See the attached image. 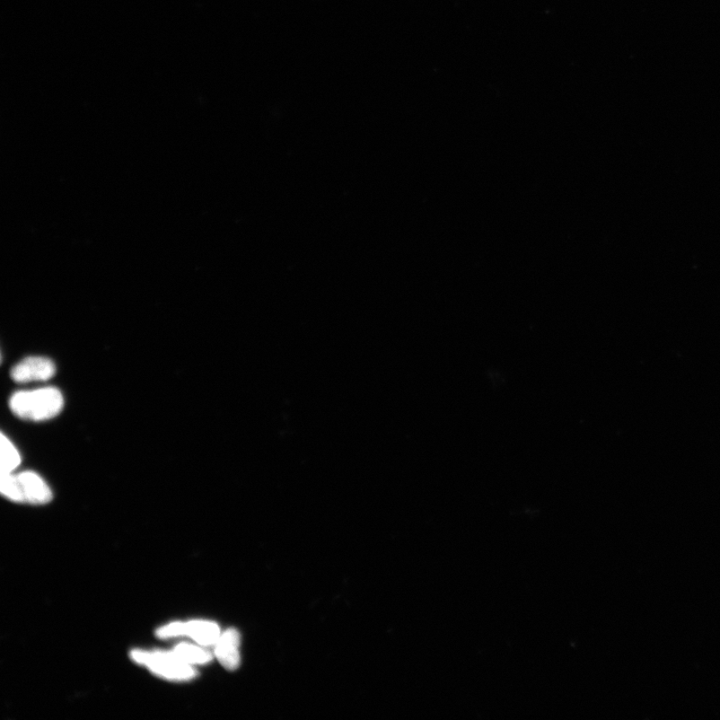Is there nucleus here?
I'll return each instance as SVG.
<instances>
[{"label": "nucleus", "instance_id": "obj_10", "mask_svg": "<svg viewBox=\"0 0 720 720\" xmlns=\"http://www.w3.org/2000/svg\"><path fill=\"white\" fill-rule=\"evenodd\" d=\"M184 634L186 622H172L156 631V637L162 639L184 637Z\"/></svg>", "mask_w": 720, "mask_h": 720}, {"label": "nucleus", "instance_id": "obj_7", "mask_svg": "<svg viewBox=\"0 0 720 720\" xmlns=\"http://www.w3.org/2000/svg\"><path fill=\"white\" fill-rule=\"evenodd\" d=\"M171 653L190 665L206 664L213 660L212 654L206 649L189 644H180L173 648Z\"/></svg>", "mask_w": 720, "mask_h": 720}, {"label": "nucleus", "instance_id": "obj_9", "mask_svg": "<svg viewBox=\"0 0 720 720\" xmlns=\"http://www.w3.org/2000/svg\"><path fill=\"white\" fill-rule=\"evenodd\" d=\"M0 491L8 499L15 503H25L21 482L17 474L0 473Z\"/></svg>", "mask_w": 720, "mask_h": 720}, {"label": "nucleus", "instance_id": "obj_3", "mask_svg": "<svg viewBox=\"0 0 720 720\" xmlns=\"http://www.w3.org/2000/svg\"><path fill=\"white\" fill-rule=\"evenodd\" d=\"M57 373V367L51 359L42 356L24 358L12 370V377L15 382L29 383L47 382Z\"/></svg>", "mask_w": 720, "mask_h": 720}, {"label": "nucleus", "instance_id": "obj_2", "mask_svg": "<svg viewBox=\"0 0 720 720\" xmlns=\"http://www.w3.org/2000/svg\"><path fill=\"white\" fill-rule=\"evenodd\" d=\"M130 657L166 680L183 681L195 679L198 675L192 665L182 662L172 653L133 651Z\"/></svg>", "mask_w": 720, "mask_h": 720}, {"label": "nucleus", "instance_id": "obj_1", "mask_svg": "<svg viewBox=\"0 0 720 720\" xmlns=\"http://www.w3.org/2000/svg\"><path fill=\"white\" fill-rule=\"evenodd\" d=\"M64 406V395L56 388L15 392L10 400L13 414L31 421L54 418L60 414Z\"/></svg>", "mask_w": 720, "mask_h": 720}, {"label": "nucleus", "instance_id": "obj_4", "mask_svg": "<svg viewBox=\"0 0 720 720\" xmlns=\"http://www.w3.org/2000/svg\"><path fill=\"white\" fill-rule=\"evenodd\" d=\"M241 636L234 628L227 629L217 640L215 649V656L225 670L233 672L241 664Z\"/></svg>", "mask_w": 720, "mask_h": 720}, {"label": "nucleus", "instance_id": "obj_8", "mask_svg": "<svg viewBox=\"0 0 720 720\" xmlns=\"http://www.w3.org/2000/svg\"><path fill=\"white\" fill-rule=\"evenodd\" d=\"M2 470L0 473H13L20 467L22 462L21 454L13 443L4 434H2Z\"/></svg>", "mask_w": 720, "mask_h": 720}, {"label": "nucleus", "instance_id": "obj_5", "mask_svg": "<svg viewBox=\"0 0 720 720\" xmlns=\"http://www.w3.org/2000/svg\"><path fill=\"white\" fill-rule=\"evenodd\" d=\"M21 482L25 503L46 505L52 499V493L47 482L38 473L24 471L17 474Z\"/></svg>", "mask_w": 720, "mask_h": 720}, {"label": "nucleus", "instance_id": "obj_6", "mask_svg": "<svg viewBox=\"0 0 720 720\" xmlns=\"http://www.w3.org/2000/svg\"><path fill=\"white\" fill-rule=\"evenodd\" d=\"M221 629L215 622L207 620H193L186 622V634L201 646L215 645L221 637Z\"/></svg>", "mask_w": 720, "mask_h": 720}]
</instances>
